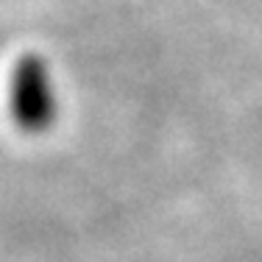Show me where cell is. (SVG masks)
Instances as JSON below:
<instances>
[{
	"instance_id": "1",
	"label": "cell",
	"mask_w": 262,
	"mask_h": 262,
	"mask_svg": "<svg viewBox=\"0 0 262 262\" xmlns=\"http://www.w3.org/2000/svg\"><path fill=\"white\" fill-rule=\"evenodd\" d=\"M9 109L17 128L26 134H45L59 117V92L51 61L39 53L17 59L9 78Z\"/></svg>"
}]
</instances>
